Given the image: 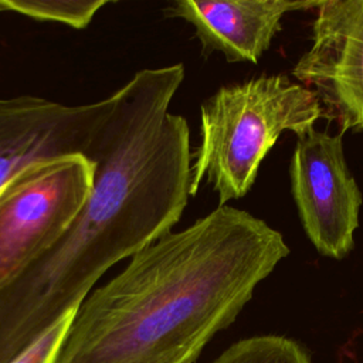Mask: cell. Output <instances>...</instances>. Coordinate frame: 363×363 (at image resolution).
Instances as JSON below:
<instances>
[{
    "label": "cell",
    "instance_id": "11",
    "mask_svg": "<svg viewBox=\"0 0 363 363\" xmlns=\"http://www.w3.org/2000/svg\"><path fill=\"white\" fill-rule=\"evenodd\" d=\"M75 312L64 316L10 363H55Z\"/></svg>",
    "mask_w": 363,
    "mask_h": 363
},
{
    "label": "cell",
    "instance_id": "4",
    "mask_svg": "<svg viewBox=\"0 0 363 363\" xmlns=\"http://www.w3.org/2000/svg\"><path fill=\"white\" fill-rule=\"evenodd\" d=\"M95 164L85 156L34 162L0 190V289L68 231L94 190Z\"/></svg>",
    "mask_w": 363,
    "mask_h": 363
},
{
    "label": "cell",
    "instance_id": "2",
    "mask_svg": "<svg viewBox=\"0 0 363 363\" xmlns=\"http://www.w3.org/2000/svg\"><path fill=\"white\" fill-rule=\"evenodd\" d=\"M288 254L264 220L217 206L139 250L94 289L55 363H194Z\"/></svg>",
    "mask_w": 363,
    "mask_h": 363
},
{
    "label": "cell",
    "instance_id": "10",
    "mask_svg": "<svg viewBox=\"0 0 363 363\" xmlns=\"http://www.w3.org/2000/svg\"><path fill=\"white\" fill-rule=\"evenodd\" d=\"M6 11L34 20L57 21L72 28H85L109 0H1Z\"/></svg>",
    "mask_w": 363,
    "mask_h": 363
},
{
    "label": "cell",
    "instance_id": "12",
    "mask_svg": "<svg viewBox=\"0 0 363 363\" xmlns=\"http://www.w3.org/2000/svg\"><path fill=\"white\" fill-rule=\"evenodd\" d=\"M3 11H6V10H4V6H3V3L0 0V13H3Z\"/></svg>",
    "mask_w": 363,
    "mask_h": 363
},
{
    "label": "cell",
    "instance_id": "1",
    "mask_svg": "<svg viewBox=\"0 0 363 363\" xmlns=\"http://www.w3.org/2000/svg\"><path fill=\"white\" fill-rule=\"evenodd\" d=\"M182 62L143 68L113 92L88 159L91 197L68 231L0 289V363L75 312L99 278L179 223L191 184L190 128L170 112Z\"/></svg>",
    "mask_w": 363,
    "mask_h": 363
},
{
    "label": "cell",
    "instance_id": "5",
    "mask_svg": "<svg viewBox=\"0 0 363 363\" xmlns=\"http://www.w3.org/2000/svg\"><path fill=\"white\" fill-rule=\"evenodd\" d=\"M289 179L306 237L320 255L343 259L354 248L363 197L346 163L342 135L315 128L298 135Z\"/></svg>",
    "mask_w": 363,
    "mask_h": 363
},
{
    "label": "cell",
    "instance_id": "7",
    "mask_svg": "<svg viewBox=\"0 0 363 363\" xmlns=\"http://www.w3.org/2000/svg\"><path fill=\"white\" fill-rule=\"evenodd\" d=\"M115 104L65 105L34 95L0 98V190L26 166L52 157H88Z\"/></svg>",
    "mask_w": 363,
    "mask_h": 363
},
{
    "label": "cell",
    "instance_id": "6",
    "mask_svg": "<svg viewBox=\"0 0 363 363\" xmlns=\"http://www.w3.org/2000/svg\"><path fill=\"white\" fill-rule=\"evenodd\" d=\"M312 44L294 67L339 121L342 132L363 130V0L319 1Z\"/></svg>",
    "mask_w": 363,
    "mask_h": 363
},
{
    "label": "cell",
    "instance_id": "9",
    "mask_svg": "<svg viewBox=\"0 0 363 363\" xmlns=\"http://www.w3.org/2000/svg\"><path fill=\"white\" fill-rule=\"evenodd\" d=\"M211 363H312V360L294 339L258 335L233 343Z\"/></svg>",
    "mask_w": 363,
    "mask_h": 363
},
{
    "label": "cell",
    "instance_id": "3",
    "mask_svg": "<svg viewBox=\"0 0 363 363\" xmlns=\"http://www.w3.org/2000/svg\"><path fill=\"white\" fill-rule=\"evenodd\" d=\"M323 109L318 96L286 75H258L218 88L200 105V145L193 153L190 196L206 182L218 206L244 197L284 130L302 135Z\"/></svg>",
    "mask_w": 363,
    "mask_h": 363
},
{
    "label": "cell",
    "instance_id": "8",
    "mask_svg": "<svg viewBox=\"0 0 363 363\" xmlns=\"http://www.w3.org/2000/svg\"><path fill=\"white\" fill-rule=\"evenodd\" d=\"M319 1L285 0H174L166 17L193 26L201 55L221 52L228 62H258L281 30L285 13L316 7Z\"/></svg>",
    "mask_w": 363,
    "mask_h": 363
}]
</instances>
